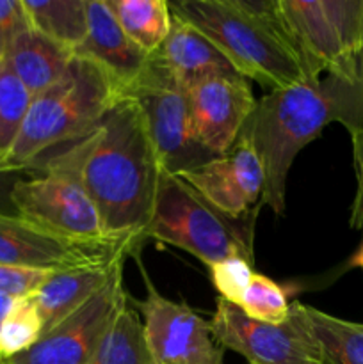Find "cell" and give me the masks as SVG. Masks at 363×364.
<instances>
[{"label":"cell","instance_id":"f1b7e54d","mask_svg":"<svg viewBox=\"0 0 363 364\" xmlns=\"http://www.w3.org/2000/svg\"><path fill=\"white\" fill-rule=\"evenodd\" d=\"M14 301H16V299L6 297V295H0V323H2V320L6 318L7 313L11 311V308H13Z\"/></svg>","mask_w":363,"mask_h":364},{"label":"cell","instance_id":"8fae6325","mask_svg":"<svg viewBox=\"0 0 363 364\" xmlns=\"http://www.w3.org/2000/svg\"><path fill=\"white\" fill-rule=\"evenodd\" d=\"M123 263L109 283L80 309L43 334L28 350L4 359L6 364H89L120 309L130 301L123 284Z\"/></svg>","mask_w":363,"mask_h":364},{"label":"cell","instance_id":"9c48e42d","mask_svg":"<svg viewBox=\"0 0 363 364\" xmlns=\"http://www.w3.org/2000/svg\"><path fill=\"white\" fill-rule=\"evenodd\" d=\"M135 255L125 242L71 240L0 210V263L45 272L102 269Z\"/></svg>","mask_w":363,"mask_h":364},{"label":"cell","instance_id":"30bf717a","mask_svg":"<svg viewBox=\"0 0 363 364\" xmlns=\"http://www.w3.org/2000/svg\"><path fill=\"white\" fill-rule=\"evenodd\" d=\"M144 301H135L146 343L157 364H224V348L214 336L210 323L185 302L164 297L148 274Z\"/></svg>","mask_w":363,"mask_h":364},{"label":"cell","instance_id":"44dd1931","mask_svg":"<svg viewBox=\"0 0 363 364\" xmlns=\"http://www.w3.org/2000/svg\"><path fill=\"white\" fill-rule=\"evenodd\" d=\"M128 302L120 309L89 364H157L146 343L141 316Z\"/></svg>","mask_w":363,"mask_h":364},{"label":"cell","instance_id":"f546056e","mask_svg":"<svg viewBox=\"0 0 363 364\" xmlns=\"http://www.w3.org/2000/svg\"><path fill=\"white\" fill-rule=\"evenodd\" d=\"M349 263H351V267H358V269L363 270V242H362V245L358 247V251L352 255L351 262Z\"/></svg>","mask_w":363,"mask_h":364},{"label":"cell","instance_id":"1f68e13d","mask_svg":"<svg viewBox=\"0 0 363 364\" xmlns=\"http://www.w3.org/2000/svg\"><path fill=\"white\" fill-rule=\"evenodd\" d=\"M0 364H6V361H4V359H2V358H0Z\"/></svg>","mask_w":363,"mask_h":364},{"label":"cell","instance_id":"d6a6232c","mask_svg":"<svg viewBox=\"0 0 363 364\" xmlns=\"http://www.w3.org/2000/svg\"><path fill=\"white\" fill-rule=\"evenodd\" d=\"M0 59H2V55H0Z\"/></svg>","mask_w":363,"mask_h":364},{"label":"cell","instance_id":"5b68a950","mask_svg":"<svg viewBox=\"0 0 363 364\" xmlns=\"http://www.w3.org/2000/svg\"><path fill=\"white\" fill-rule=\"evenodd\" d=\"M146 238L184 249L206 267L228 258L253 263L251 230L242 219H228L174 174L160 173Z\"/></svg>","mask_w":363,"mask_h":364},{"label":"cell","instance_id":"ac0fdd59","mask_svg":"<svg viewBox=\"0 0 363 364\" xmlns=\"http://www.w3.org/2000/svg\"><path fill=\"white\" fill-rule=\"evenodd\" d=\"M34 31L66 46L71 52L88 34V0H23Z\"/></svg>","mask_w":363,"mask_h":364},{"label":"cell","instance_id":"d6986e66","mask_svg":"<svg viewBox=\"0 0 363 364\" xmlns=\"http://www.w3.org/2000/svg\"><path fill=\"white\" fill-rule=\"evenodd\" d=\"M125 34L148 55L166 41L173 23L167 0H107Z\"/></svg>","mask_w":363,"mask_h":364},{"label":"cell","instance_id":"4316f807","mask_svg":"<svg viewBox=\"0 0 363 364\" xmlns=\"http://www.w3.org/2000/svg\"><path fill=\"white\" fill-rule=\"evenodd\" d=\"M28 28L32 27L23 0H0V55H4L14 38Z\"/></svg>","mask_w":363,"mask_h":364},{"label":"cell","instance_id":"603a6c76","mask_svg":"<svg viewBox=\"0 0 363 364\" xmlns=\"http://www.w3.org/2000/svg\"><path fill=\"white\" fill-rule=\"evenodd\" d=\"M41 336L43 320L32 299H16L0 323V358L9 359L28 350Z\"/></svg>","mask_w":363,"mask_h":364},{"label":"cell","instance_id":"ffe728a7","mask_svg":"<svg viewBox=\"0 0 363 364\" xmlns=\"http://www.w3.org/2000/svg\"><path fill=\"white\" fill-rule=\"evenodd\" d=\"M320 364H363V326L305 306Z\"/></svg>","mask_w":363,"mask_h":364},{"label":"cell","instance_id":"9a60e30c","mask_svg":"<svg viewBox=\"0 0 363 364\" xmlns=\"http://www.w3.org/2000/svg\"><path fill=\"white\" fill-rule=\"evenodd\" d=\"M152 57L185 91L209 78L238 75L205 34L174 14L166 41Z\"/></svg>","mask_w":363,"mask_h":364},{"label":"cell","instance_id":"2e32d148","mask_svg":"<svg viewBox=\"0 0 363 364\" xmlns=\"http://www.w3.org/2000/svg\"><path fill=\"white\" fill-rule=\"evenodd\" d=\"M73 57L70 48L28 28L11 41L2 59L34 98L64 77Z\"/></svg>","mask_w":363,"mask_h":364},{"label":"cell","instance_id":"484cf974","mask_svg":"<svg viewBox=\"0 0 363 364\" xmlns=\"http://www.w3.org/2000/svg\"><path fill=\"white\" fill-rule=\"evenodd\" d=\"M52 272L0 263V295L11 299L32 297Z\"/></svg>","mask_w":363,"mask_h":364},{"label":"cell","instance_id":"277c9868","mask_svg":"<svg viewBox=\"0 0 363 364\" xmlns=\"http://www.w3.org/2000/svg\"><path fill=\"white\" fill-rule=\"evenodd\" d=\"M121 98L123 87L105 70L75 55L64 77L32 98L0 173L34 169L50 149L82 141Z\"/></svg>","mask_w":363,"mask_h":364},{"label":"cell","instance_id":"4fadbf2b","mask_svg":"<svg viewBox=\"0 0 363 364\" xmlns=\"http://www.w3.org/2000/svg\"><path fill=\"white\" fill-rule=\"evenodd\" d=\"M187 96L203 148L214 156L230 151L256 107L248 80L241 75L209 78L189 89Z\"/></svg>","mask_w":363,"mask_h":364},{"label":"cell","instance_id":"3957f363","mask_svg":"<svg viewBox=\"0 0 363 364\" xmlns=\"http://www.w3.org/2000/svg\"><path fill=\"white\" fill-rule=\"evenodd\" d=\"M171 13L205 34L241 77L269 92L315 80L285 36L274 0H167Z\"/></svg>","mask_w":363,"mask_h":364},{"label":"cell","instance_id":"4dcf8cb0","mask_svg":"<svg viewBox=\"0 0 363 364\" xmlns=\"http://www.w3.org/2000/svg\"><path fill=\"white\" fill-rule=\"evenodd\" d=\"M362 85H363V59H362Z\"/></svg>","mask_w":363,"mask_h":364},{"label":"cell","instance_id":"5bb4252c","mask_svg":"<svg viewBox=\"0 0 363 364\" xmlns=\"http://www.w3.org/2000/svg\"><path fill=\"white\" fill-rule=\"evenodd\" d=\"M75 55L98 64L125 92L149 63L148 53L125 34L107 0H88V34Z\"/></svg>","mask_w":363,"mask_h":364},{"label":"cell","instance_id":"cb8c5ba5","mask_svg":"<svg viewBox=\"0 0 363 364\" xmlns=\"http://www.w3.org/2000/svg\"><path fill=\"white\" fill-rule=\"evenodd\" d=\"M238 308L249 318L265 323L285 322L290 313V304L283 288L262 274H253L251 284L238 302Z\"/></svg>","mask_w":363,"mask_h":364},{"label":"cell","instance_id":"d4e9b609","mask_svg":"<svg viewBox=\"0 0 363 364\" xmlns=\"http://www.w3.org/2000/svg\"><path fill=\"white\" fill-rule=\"evenodd\" d=\"M209 269L210 279L216 290L219 291V297L238 306L255 274L251 270V262L244 258H228L214 263Z\"/></svg>","mask_w":363,"mask_h":364},{"label":"cell","instance_id":"83f0119b","mask_svg":"<svg viewBox=\"0 0 363 364\" xmlns=\"http://www.w3.org/2000/svg\"><path fill=\"white\" fill-rule=\"evenodd\" d=\"M356 171V194L351 208V228L363 230V127L351 134Z\"/></svg>","mask_w":363,"mask_h":364},{"label":"cell","instance_id":"7c38bea8","mask_svg":"<svg viewBox=\"0 0 363 364\" xmlns=\"http://www.w3.org/2000/svg\"><path fill=\"white\" fill-rule=\"evenodd\" d=\"M228 219H242L262 199L263 169L253 146L238 139L221 156L174 174Z\"/></svg>","mask_w":363,"mask_h":364},{"label":"cell","instance_id":"6da1fadb","mask_svg":"<svg viewBox=\"0 0 363 364\" xmlns=\"http://www.w3.org/2000/svg\"><path fill=\"white\" fill-rule=\"evenodd\" d=\"M50 159L77 176L107 237L137 251L164 171L137 103L121 98L91 134Z\"/></svg>","mask_w":363,"mask_h":364},{"label":"cell","instance_id":"7a4b0ae2","mask_svg":"<svg viewBox=\"0 0 363 364\" xmlns=\"http://www.w3.org/2000/svg\"><path fill=\"white\" fill-rule=\"evenodd\" d=\"M335 121L349 134L363 127L362 84L326 73L267 92L256 102L238 139L248 141L258 155L263 169L262 205L274 215L285 213L287 178L295 156Z\"/></svg>","mask_w":363,"mask_h":364},{"label":"cell","instance_id":"52a82bcc","mask_svg":"<svg viewBox=\"0 0 363 364\" xmlns=\"http://www.w3.org/2000/svg\"><path fill=\"white\" fill-rule=\"evenodd\" d=\"M39 166H43V176L16 181L11 188L9 198L18 215L57 237L112 240L103 231L98 212L77 176L52 159Z\"/></svg>","mask_w":363,"mask_h":364},{"label":"cell","instance_id":"ba28073f","mask_svg":"<svg viewBox=\"0 0 363 364\" xmlns=\"http://www.w3.org/2000/svg\"><path fill=\"white\" fill-rule=\"evenodd\" d=\"M209 323L221 347L237 352L249 364H320L305 304L299 301L292 302L285 322L265 323L219 297Z\"/></svg>","mask_w":363,"mask_h":364},{"label":"cell","instance_id":"7402d4cb","mask_svg":"<svg viewBox=\"0 0 363 364\" xmlns=\"http://www.w3.org/2000/svg\"><path fill=\"white\" fill-rule=\"evenodd\" d=\"M31 102V92L18 80L6 60L0 59V166L20 135Z\"/></svg>","mask_w":363,"mask_h":364},{"label":"cell","instance_id":"8992f818","mask_svg":"<svg viewBox=\"0 0 363 364\" xmlns=\"http://www.w3.org/2000/svg\"><path fill=\"white\" fill-rule=\"evenodd\" d=\"M125 96L134 100L141 109L166 173H185L214 159L196 135L187 91L152 55L144 73L127 89Z\"/></svg>","mask_w":363,"mask_h":364},{"label":"cell","instance_id":"e0dca14e","mask_svg":"<svg viewBox=\"0 0 363 364\" xmlns=\"http://www.w3.org/2000/svg\"><path fill=\"white\" fill-rule=\"evenodd\" d=\"M125 259L127 258L117 259L112 265L102 269L50 274L39 290L31 297L43 320V334L59 326L63 320L80 309L89 299L95 297L109 283L116 267Z\"/></svg>","mask_w":363,"mask_h":364}]
</instances>
